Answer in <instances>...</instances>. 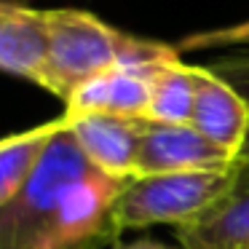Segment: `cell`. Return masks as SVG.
I'll use <instances>...</instances> for the list:
<instances>
[{
	"mask_svg": "<svg viewBox=\"0 0 249 249\" xmlns=\"http://www.w3.org/2000/svg\"><path fill=\"white\" fill-rule=\"evenodd\" d=\"M182 249H249V166H241L228 198L204 220L177 231Z\"/></svg>",
	"mask_w": 249,
	"mask_h": 249,
	"instance_id": "cell-10",
	"label": "cell"
},
{
	"mask_svg": "<svg viewBox=\"0 0 249 249\" xmlns=\"http://www.w3.org/2000/svg\"><path fill=\"white\" fill-rule=\"evenodd\" d=\"M65 115V113H62ZM86 161L115 179L137 177V153L145 118L118 115H65Z\"/></svg>",
	"mask_w": 249,
	"mask_h": 249,
	"instance_id": "cell-6",
	"label": "cell"
},
{
	"mask_svg": "<svg viewBox=\"0 0 249 249\" xmlns=\"http://www.w3.org/2000/svg\"><path fill=\"white\" fill-rule=\"evenodd\" d=\"M150 105V75L115 67L83 83L65 102V115H118L145 118Z\"/></svg>",
	"mask_w": 249,
	"mask_h": 249,
	"instance_id": "cell-9",
	"label": "cell"
},
{
	"mask_svg": "<svg viewBox=\"0 0 249 249\" xmlns=\"http://www.w3.org/2000/svg\"><path fill=\"white\" fill-rule=\"evenodd\" d=\"M238 158L206 140L190 124H142L140 153H137V177L169 172H209L231 169Z\"/></svg>",
	"mask_w": 249,
	"mask_h": 249,
	"instance_id": "cell-5",
	"label": "cell"
},
{
	"mask_svg": "<svg viewBox=\"0 0 249 249\" xmlns=\"http://www.w3.org/2000/svg\"><path fill=\"white\" fill-rule=\"evenodd\" d=\"M62 126V115L49 124L17 131V134L0 137V209L24 188L30 174L43 158L51 137Z\"/></svg>",
	"mask_w": 249,
	"mask_h": 249,
	"instance_id": "cell-11",
	"label": "cell"
},
{
	"mask_svg": "<svg viewBox=\"0 0 249 249\" xmlns=\"http://www.w3.org/2000/svg\"><path fill=\"white\" fill-rule=\"evenodd\" d=\"M212 72L228 81L238 94L244 97V102L249 105V54L244 56H225V59H217L212 65H206ZM238 163L241 166H249V134H247V142H244L241 153H238Z\"/></svg>",
	"mask_w": 249,
	"mask_h": 249,
	"instance_id": "cell-14",
	"label": "cell"
},
{
	"mask_svg": "<svg viewBox=\"0 0 249 249\" xmlns=\"http://www.w3.org/2000/svg\"><path fill=\"white\" fill-rule=\"evenodd\" d=\"M231 46H249V19L247 22L228 24V27H214V30H204V33L185 35L174 49L179 54H188V51L231 49Z\"/></svg>",
	"mask_w": 249,
	"mask_h": 249,
	"instance_id": "cell-13",
	"label": "cell"
},
{
	"mask_svg": "<svg viewBox=\"0 0 249 249\" xmlns=\"http://www.w3.org/2000/svg\"><path fill=\"white\" fill-rule=\"evenodd\" d=\"M196 78L193 65L174 59L150 72V105L147 121L153 124H177L185 126L193 118Z\"/></svg>",
	"mask_w": 249,
	"mask_h": 249,
	"instance_id": "cell-12",
	"label": "cell"
},
{
	"mask_svg": "<svg viewBox=\"0 0 249 249\" xmlns=\"http://www.w3.org/2000/svg\"><path fill=\"white\" fill-rule=\"evenodd\" d=\"M46 27L49 49L35 86L51 91L62 102H67L83 83L115 67L150 75L153 70L179 59L174 46L121 33L94 14L75 8L46 11Z\"/></svg>",
	"mask_w": 249,
	"mask_h": 249,
	"instance_id": "cell-1",
	"label": "cell"
},
{
	"mask_svg": "<svg viewBox=\"0 0 249 249\" xmlns=\"http://www.w3.org/2000/svg\"><path fill=\"white\" fill-rule=\"evenodd\" d=\"M241 163L209 172L142 174L124 185L110 220V236L153 225L188 228L214 212L233 190Z\"/></svg>",
	"mask_w": 249,
	"mask_h": 249,
	"instance_id": "cell-2",
	"label": "cell"
},
{
	"mask_svg": "<svg viewBox=\"0 0 249 249\" xmlns=\"http://www.w3.org/2000/svg\"><path fill=\"white\" fill-rule=\"evenodd\" d=\"M49 49L46 11L0 0V72L38 83Z\"/></svg>",
	"mask_w": 249,
	"mask_h": 249,
	"instance_id": "cell-8",
	"label": "cell"
},
{
	"mask_svg": "<svg viewBox=\"0 0 249 249\" xmlns=\"http://www.w3.org/2000/svg\"><path fill=\"white\" fill-rule=\"evenodd\" d=\"M193 78L196 99L190 126L238 158L249 134V105L231 83L222 81L209 67L193 65Z\"/></svg>",
	"mask_w": 249,
	"mask_h": 249,
	"instance_id": "cell-7",
	"label": "cell"
},
{
	"mask_svg": "<svg viewBox=\"0 0 249 249\" xmlns=\"http://www.w3.org/2000/svg\"><path fill=\"white\" fill-rule=\"evenodd\" d=\"M91 169L62 115V126L51 137L35 172L0 209V249H49L67 190Z\"/></svg>",
	"mask_w": 249,
	"mask_h": 249,
	"instance_id": "cell-3",
	"label": "cell"
},
{
	"mask_svg": "<svg viewBox=\"0 0 249 249\" xmlns=\"http://www.w3.org/2000/svg\"><path fill=\"white\" fill-rule=\"evenodd\" d=\"M126 182L129 179L107 177L97 169L83 174L62 201L49 249H91L94 241L113 238L110 220Z\"/></svg>",
	"mask_w": 249,
	"mask_h": 249,
	"instance_id": "cell-4",
	"label": "cell"
},
{
	"mask_svg": "<svg viewBox=\"0 0 249 249\" xmlns=\"http://www.w3.org/2000/svg\"><path fill=\"white\" fill-rule=\"evenodd\" d=\"M115 249H182L172 247V244H163V241H153V238H140V241H131V244H115Z\"/></svg>",
	"mask_w": 249,
	"mask_h": 249,
	"instance_id": "cell-15",
	"label": "cell"
}]
</instances>
